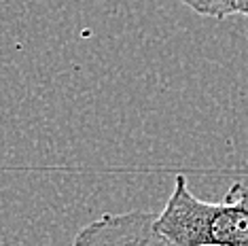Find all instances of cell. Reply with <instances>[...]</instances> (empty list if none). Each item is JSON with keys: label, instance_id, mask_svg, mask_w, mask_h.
I'll return each instance as SVG.
<instances>
[{"label": "cell", "instance_id": "6da1fadb", "mask_svg": "<svg viewBox=\"0 0 248 246\" xmlns=\"http://www.w3.org/2000/svg\"><path fill=\"white\" fill-rule=\"evenodd\" d=\"M155 225L174 246H248V189L235 183L225 202L212 204L195 198L187 178L176 176Z\"/></svg>", "mask_w": 248, "mask_h": 246}, {"label": "cell", "instance_id": "7a4b0ae2", "mask_svg": "<svg viewBox=\"0 0 248 246\" xmlns=\"http://www.w3.org/2000/svg\"><path fill=\"white\" fill-rule=\"evenodd\" d=\"M155 221L157 216L144 210L106 212L78 229L72 246H174Z\"/></svg>", "mask_w": 248, "mask_h": 246}, {"label": "cell", "instance_id": "3957f363", "mask_svg": "<svg viewBox=\"0 0 248 246\" xmlns=\"http://www.w3.org/2000/svg\"><path fill=\"white\" fill-rule=\"evenodd\" d=\"M180 2H185L189 9H193L195 13L212 17L217 21H223V19H227L229 15L238 13V11H235V2H238V0H180Z\"/></svg>", "mask_w": 248, "mask_h": 246}, {"label": "cell", "instance_id": "277c9868", "mask_svg": "<svg viewBox=\"0 0 248 246\" xmlns=\"http://www.w3.org/2000/svg\"><path fill=\"white\" fill-rule=\"evenodd\" d=\"M235 11L240 15H244V17H248V0H238L235 2Z\"/></svg>", "mask_w": 248, "mask_h": 246}]
</instances>
